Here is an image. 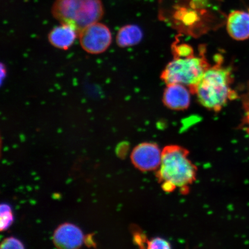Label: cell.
<instances>
[{
    "mask_svg": "<svg viewBox=\"0 0 249 249\" xmlns=\"http://www.w3.org/2000/svg\"><path fill=\"white\" fill-rule=\"evenodd\" d=\"M189 152L179 145H167L162 149V158L157 177L166 192L179 189L182 194L189 191L197 177V168L189 158Z\"/></svg>",
    "mask_w": 249,
    "mask_h": 249,
    "instance_id": "obj_1",
    "label": "cell"
},
{
    "mask_svg": "<svg viewBox=\"0 0 249 249\" xmlns=\"http://www.w3.org/2000/svg\"><path fill=\"white\" fill-rule=\"evenodd\" d=\"M232 82L231 68L223 67L218 62L205 71L192 93L204 107L220 111L229 101L237 97L231 88Z\"/></svg>",
    "mask_w": 249,
    "mask_h": 249,
    "instance_id": "obj_2",
    "label": "cell"
},
{
    "mask_svg": "<svg viewBox=\"0 0 249 249\" xmlns=\"http://www.w3.org/2000/svg\"><path fill=\"white\" fill-rule=\"evenodd\" d=\"M52 14L61 23L73 26L79 34L104 17L102 0H55Z\"/></svg>",
    "mask_w": 249,
    "mask_h": 249,
    "instance_id": "obj_3",
    "label": "cell"
},
{
    "mask_svg": "<svg viewBox=\"0 0 249 249\" xmlns=\"http://www.w3.org/2000/svg\"><path fill=\"white\" fill-rule=\"evenodd\" d=\"M210 67L203 56L176 55L164 68L161 77L167 85L180 84L189 87L192 92Z\"/></svg>",
    "mask_w": 249,
    "mask_h": 249,
    "instance_id": "obj_4",
    "label": "cell"
},
{
    "mask_svg": "<svg viewBox=\"0 0 249 249\" xmlns=\"http://www.w3.org/2000/svg\"><path fill=\"white\" fill-rule=\"evenodd\" d=\"M82 49L91 54H99L107 51L112 42V34L104 24L96 22L79 33Z\"/></svg>",
    "mask_w": 249,
    "mask_h": 249,
    "instance_id": "obj_5",
    "label": "cell"
},
{
    "mask_svg": "<svg viewBox=\"0 0 249 249\" xmlns=\"http://www.w3.org/2000/svg\"><path fill=\"white\" fill-rule=\"evenodd\" d=\"M161 158L162 150L153 142H142L136 146L130 155L134 166L142 172L157 170Z\"/></svg>",
    "mask_w": 249,
    "mask_h": 249,
    "instance_id": "obj_6",
    "label": "cell"
},
{
    "mask_svg": "<svg viewBox=\"0 0 249 249\" xmlns=\"http://www.w3.org/2000/svg\"><path fill=\"white\" fill-rule=\"evenodd\" d=\"M85 239L82 230L70 223H65L59 226L53 236L55 247L59 249L80 248Z\"/></svg>",
    "mask_w": 249,
    "mask_h": 249,
    "instance_id": "obj_7",
    "label": "cell"
},
{
    "mask_svg": "<svg viewBox=\"0 0 249 249\" xmlns=\"http://www.w3.org/2000/svg\"><path fill=\"white\" fill-rule=\"evenodd\" d=\"M180 84H169L165 89L163 102L166 107L173 110H184L191 104V90Z\"/></svg>",
    "mask_w": 249,
    "mask_h": 249,
    "instance_id": "obj_8",
    "label": "cell"
},
{
    "mask_svg": "<svg viewBox=\"0 0 249 249\" xmlns=\"http://www.w3.org/2000/svg\"><path fill=\"white\" fill-rule=\"evenodd\" d=\"M227 33L231 38L239 41L249 38V14L241 11H233L227 16Z\"/></svg>",
    "mask_w": 249,
    "mask_h": 249,
    "instance_id": "obj_9",
    "label": "cell"
},
{
    "mask_svg": "<svg viewBox=\"0 0 249 249\" xmlns=\"http://www.w3.org/2000/svg\"><path fill=\"white\" fill-rule=\"evenodd\" d=\"M79 36L77 31L70 24L61 23L53 29L48 35L49 42L54 48L67 51Z\"/></svg>",
    "mask_w": 249,
    "mask_h": 249,
    "instance_id": "obj_10",
    "label": "cell"
},
{
    "mask_svg": "<svg viewBox=\"0 0 249 249\" xmlns=\"http://www.w3.org/2000/svg\"><path fill=\"white\" fill-rule=\"evenodd\" d=\"M142 31L135 24H127L118 31L116 42L120 48H128L138 45L142 39Z\"/></svg>",
    "mask_w": 249,
    "mask_h": 249,
    "instance_id": "obj_11",
    "label": "cell"
},
{
    "mask_svg": "<svg viewBox=\"0 0 249 249\" xmlns=\"http://www.w3.org/2000/svg\"><path fill=\"white\" fill-rule=\"evenodd\" d=\"M0 214V230L3 231L7 230L13 223L14 217L11 207L7 204H1Z\"/></svg>",
    "mask_w": 249,
    "mask_h": 249,
    "instance_id": "obj_12",
    "label": "cell"
},
{
    "mask_svg": "<svg viewBox=\"0 0 249 249\" xmlns=\"http://www.w3.org/2000/svg\"><path fill=\"white\" fill-rule=\"evenodd\" d=\"M243 108L244 111V117L242 120V125L249 133V83L248 85L247 91L242 96Z\"/></svg>",
    "mask_w": 249,
    "mask_h": 249,
    "instance_id": "obj_13",
    "label": "cell"
},
{
    "mask_svg": "<svg viewBox=\"0 0 249 249\" xmlns=\"http://www.w3.org/2000/svg\"><path fill=\"white\" fill-rule=\"evenodd\" d=\"M147 248L151 249H170L171 244L169 241L160 237L152 238L151 240L147 241Z\"/></svg>",
    "mask_w": 249,
    "mask_h": 249,
    "instance_id": "obj_14",
    "label": "cell"
},
{
    "mask_svg": "<svg viewBox=\"0 0 249 249\" xmlns=\"http://www.w3.org/2000/svg\"><path fill=\"white\" fill-rule=\"evenodd\" d=\"M1 249H24V246L19 239L11 236L5 238L1 244Z\"/></svg>",
    "mask_w": 249,
    "mask_h": 249,
    "instance_id": "obj_15",
    "label": "cell"
},
{
    "mask_svg": "<svg viewBox=\"0 0 249 249\" xmlns=\"http://www.w3.org/2000/svg\"><path fill=\"white\" fill-rule=\"evenodd\" d=\"M92 240V236L91 235H89L87 238H85V239L86 245L89 246V247H92L93 245H95Z\"/></svg>",
    "mask_w": 249,
    "mask_h": 249,
    "instance_id": "obj_16",
    "label": "cell"
},
{
    "mask_svg": "<svg viewBox=\"0 0 249 249\" xmlns=\"http://www.w3.org/2000/svg\"><path fill=\"white\" fill-rule=\"evenodd\" d=\"M249 14V12H248Z\"/></svg>",
    "mask_w": 249,
    "mask_h": 249,
    "instance_id": "obj_17",
    "label": "cell"
}]
</instances>
